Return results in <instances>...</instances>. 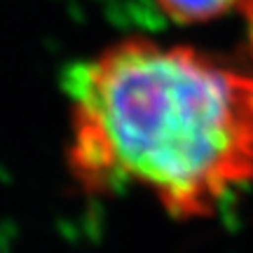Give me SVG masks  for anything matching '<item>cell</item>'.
I'll return each mask as SVG.
<instances>
[{
    "instance_id": "2",
    "label": "cell",
    "mask_w": 253,
    "mask_h": 253,
    "mask_svg": "<svg viewBox=\"0 0 253 253\" xmlns=\"http://www.w3.org/2000/svg\"><path fill=\"white\" fill-rule=\"evenodd\" d=\"M160 7L173 19V21H207L225 14L239 5L242 0H157Z\"/></svg>"
},
{
    "instance_id": "1",
    "label": "cell",
    "mask_w": 253,
    "mask_h": 253,
    "mask_svg": "<svg viewBox=\"0 0 253 253\" xmlns=\"http://www.w3.org/2000/svg\"><path fill=\"white\" fill-rule=\"evenodd\" d=\"M66 162L87 192L138 188L178 220L253 181V75L190 47L126 40L66 78Z\"/></svg>"
}]
</instances>
